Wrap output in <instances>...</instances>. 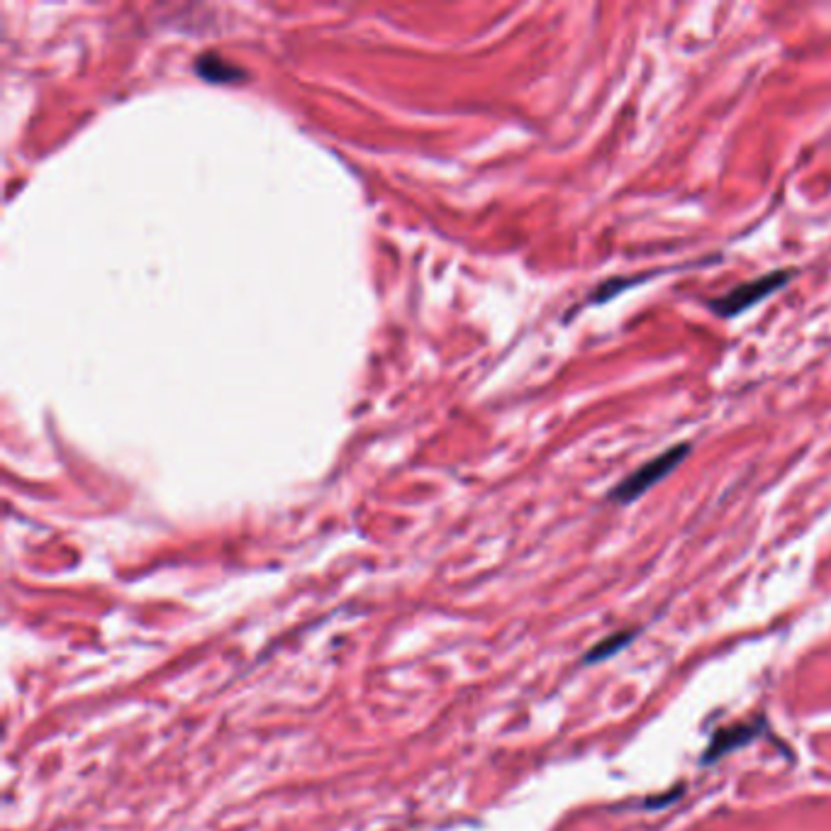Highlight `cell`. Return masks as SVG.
Masks as SVG:
<instances>
[{"instance_id":"cell-1","label":"cell","mask_w":831,"mask_h":831,"mask_svg":"<svg viewBox=\"0 0 831 831\" xmlns=\"http://www.w3.org/2000/svg\"><path fill=\"white\" fill-rule=\"evenodd\" d=\"M690 451H692L690 444L680 442V444H676V447H670L664 453H659V457L647 461L644 466L637 469L635 473H629L625 481L617 483V486L612 488V493H610V500H615L619 504L639 500L647 490H651L656 486V483L664 481L668 473L676 471L680 463L690 457Z\"/></svg>"},{"instance_id":"cell-2","label":"cell","mask_w":831,"mask_h":831,"mask_svg":"<svg viewBox=\"0 0 831 831\" xmlns=\"http://www.w3.org/2000/svg\"><path fill=\"white\" fill-rule=\"evenodd\" d=\"M790 279H795L793 269H780V271H770L760 279H754L749 283H741L737 289H731L729 293L721 295V298H715L709 303V310L717 315V318H737L749 308H754L760 301H766L768 295H774L776 291L783 289Z\"/></svg>"},{"instance_id":"cell-3","label":"cell","mask_w":831,"mask_h":831,"mask_svg":"<svg viewBox=\"0 0 831 831\" xmlns=\"http://www.w3.org/2000/svg\"><path fill=\"white\" fill-rule=\"evenodd\" d=\"M629 641H631V631H625V635L608 637L605 641H602L600 647H596V649L590 651L588 661H602V659H608V656H612V654H617V651H619L622 647H627Z\"/></svg>"},{"instance_id":"cell-4","label":"cell","mask_w":831,"mask_h":831,"mask_svg":"<svg viewBox=\"0 0 831 831\" xmlns=\"http://www.w3.org/2000/svg\"><path fill=\"white\" fill-rule=\"evenodd\" d=\"M637 283V279H610L600 285V289L592 293V303H602V301H610L612 295H617V291L627 289V285Z\"/></svg>"}]
</instances>
